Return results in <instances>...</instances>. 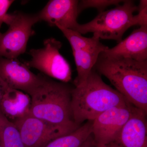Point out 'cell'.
I'll use <instances>...</instances> for the list:
<instances>
[{
	"label": "cell",
	"mask_w": 147,
	"mask_h": 147,
	"mask_svg": "<svg viewBox=\"0 0 147 147\" xmlns=\"http://www.w3.org/2000/svg\"><path fill=\"white\" fill-rule=\"evenodd\" d=\"M94 68L107 78L130 104L147 113V61L100 55Z\"/></svg>",
	"instance_id": "obj_1"
},
{
	"label": "cell",
	"mask_w": 147,
	"mask_h": 147,
	"mask_svg": "<svg viewBox=\"0 0 147 147\" xmlns=\"http://www.w3.org/2000/svg\"><path fill=\"white\" fill-rule=\"evenodd\" d=\"M127 102L117 90L105 84L94 68L86 81L71 90L74 121L80 126L84 122L93 121L106 110Z\"/></svg>",
	"instance_id": "obj_2"
},
{
	"label": "cell",
	"mask_w": 147,
	"mask_h": 147,
	"mask_svg": "<svg viewBox=\"0 0 147 147\" xmlns=\"http://www.w3.org/2000/svg\"><path fill=\"white\" fill-rule=\"evenodd\" d=\"M72 88L67 83L45 77L42 84L30 96L29 114L70 131H74L80 126L74 123L72 117Z\"/></svg>",
	"instance_id": "obj_3"
},
{
	"label": "cell",
	"mask_w": 147,
	"mask_h": 147,
	"mask_svg": "<svg viewBox=\"0 0 147 147\" xmlns=\"http://www.w3.org/2000/svg\"><path fill=\"white\" fill-rule=\"evenodd\" d=\"M137 10L138 6L134 1L125 0L115 8L100 12L86 24H78L75 31L82 34L93 33L100 39L113 40L120 42L130 27L137 25L141 26L138 16L134 14Z\"/></svg>",
	"instance_id": "obj_4"
},
{
	"label": "cell",
	"mask_w": 147,
	"mask_h": 147,
	"mask_svg": "<svg viewBox=\"0 0 147 147\" xmlns=\"http://www.w3.org/2000/svg\"><path fill=\"white\" fill-rule=\"evenodd\" d=\"M40 22L37 13L16 11L7 13L4 23L8 30L0 34V57L17 59L26 51L29 38L34 34V26Z\"/></svg>",
	"instance_id": "obj_5"
},
{
	"label": "cell",
	"mask_w": 147,
	"mask_h": 147,
	"mask_svg": "<svg viewBox=\"0 0 147 147\" xmlns=\"http://www.w3.org/2000/svg\"><path fill=\"white\" fill-rule=\"evenodd\" d=\"M62 43L54 38L45 40L43 46L39 49H32L30 61L24 63L29 67L37 69L49 77L63 83H67L71 79V67L60 53Z\"/></svg>",
	"instance_id": "obj_6"
},
{
	"label": "cell",
	"mask_w": 147,
	"mask_h": 147,
	"mask_svg": "<svg viewBox=\"0 0 147 147\" xmlns=\"http://www.w3.org/2000/svg\"><path fill=\"white\" fill-rule=\"evenodd\" d=\"M136 107L127 102L106 110L92 121V136L94 145L115 142Z\"/></svg>",
	"instance_id": "obj_7"
},
{
	"label": "cell",
	"mask_w": 147,
	"mask_h": 147,
	"mask_svg": "<svg viewBox=\"0 0 147 147\" xmlns=\"http://www.w3.org/2000/svg\"><path fill=\"white\" fill-rule=\"evenodd\" d=\"M12 122L18 129L25 147H44L54 139L72 132L29 113Z\"/></svg>",
	"instance_id": "obj_8"
},
{
	"label": "cell",
	"mask_w": 147,
	"mask_h": 147,
	"mask_svg": "<svg viewBox=\"0 0 147 147\" xmlns=\"http://www.w3.org/2000/svg\"><path fill=\"white\" fill-rule=\"evenodd\" d=\"M0 78L11 88L30 96L42 84L45 77L34 74L17 59L0 57Z\"/></svg>",
	"instance_id": "obj_9"
},
{
	"label": "cell",
	"mask_w": 147,
	"mask_h": 147,
	"mask_svg": "<svg viewBox=\"0 0 147 147\" xmlns=\"http://www.w3.org/2000/svg\"><path fill=\"white\" fill-rule=\"evenodd\" d=\"M78 0H50L37 13L40 21L50 26L75 31L79 23Z\"/></svg>",
	"instance_id": "obj_10"
},
{
	"label": "cell",
	"mask_w": 147,
	"mask_h": 147,
	"mask_svg": "<svg viewBox=\"0 0 147 147\" xmlns=\"http://www.w3.org/2000/svg\"><path fill=\"white\" fill-rule=\"evenodd\" d=\"M106 57L147 61V26L134 30L127 37L112 48L100 53Z\"/></svg>",
	"instance_id": "obj_11"
},
{
	"label": "cell",
	"mask_w": 147,
	"mask_h": 147,
	"mask_svg": "<svg viewBox=\"0 0 147 147\" xmlns=\"http://www.w3.org/2000/svg\"><path fill=\"white\" fill-rule=\"evenodd\" d=\"M147 113L135 108L115 141L108 145L113 147H147Z\"/></svg>",
	"instance_id": "obj_12"
},
{
	"label": "cell",
	"mask_w": 147,
	"mask_h": 147,
	"mask_svg": "<svg viewBox=\"0 0 147 147\" xmlns=\"http://www.w3.org/2000/svg\"><path fill=\"white\" fill-rule=\"evenodd\" d=\"M31 98L24 92L9 88L4 95L0 109L11 121L29 113Z\"/></svg>",
	"instance_id": "obj_13"
},
{
	"label": "cell",
	"mask_w": 147,
	"mask_h": 147,
	"mask_svg": "<svg viewBox=\"0 0 147 147\" xmlns=\"http://www.w3.org/2000/svg\"><path fill=\"white\" fill-rule=\"evenodd\" d=\"M102 52L100 50L90 49L72 50L77 72V76L74 81L75 87L86 81Z\"/></svg>",
	"instance_id": "obj_14"
},
{
	"label": "cell",
	"mask_w": 147,
	"mask_h": 147,
	"mask_svg": "<svg viewBox=\"0 0 147 147\" xmlns=\"http://www.w3.org/2000/svg\"><path fill=\"white\" fill-rule=\"evenodd\" d=\"M92 121H87L74 131L54 139L44 147H80L92 135Z\"/></svg>",
	"instance_id": "obj_15"
},
{
	"label": "cell",
	"mask_w": 147,
	"mask_h": 147,
	"mask_svg": "<svg viewBox=\"0 0 147 147\" xmlns=\"http://www.w3.org/2000/svg\"><path fill=\"white\" fill-rule=\"evenodd\" d=\"M63 33L68 40L72 50L80 49L99 50L104 52L109 47L103 45L100 41V38L96 34L92 37H84L78 32L64 28H58Z\"/></svg>",
	"instance_id": "obj_16"
},
{
	"label": "cell",
	"mask_w": 147,
	"mask_h": 147,
	"mask_svg": "<svg viewBox=\"0 0 147 147\" xmlns=\"http://www.w3.org/2000/svg\"><path fill=\"white\" fill-rule=\"evenodd\" d=\"M0 146L2 147H25L18 129L0 109Z\"/></svg>",
	"instance_id": "obj_17"
},
{
	"label": "cell",
	"mask_w": 147,
	"mask_h": 147,
	"mask_svg": "<svg viewBox=\"0 0 147 147\" xmlns=\"http://www.w3.org/2000/svg\"><path fill=\"white\" fill-rule=\"evenodd\" d=\"M122 0H82L79 1L78 11L80 13L82 11L88 8L97 9L100 12L104 11L105 8L112 5L116 6L123 2Z\"/></svg>",
	"instance_id": "obj_18"
},
{
	"label": "cell",
	"mask_w": 147,
	"mask_h": 147,
	"mask_svg": "<svg viewBox=\"0 0 147 147\" xmlns=\"http://www.w3.org/2000/svg\"><path fill=\"white\" fill-rule=\"evenodd\" d=\"M13 2V0H0V29L3 23H4L7 11ZM1 33L0 32V34Z\"/></svg>",
	"instance_id": "obj_19"
},
{
	"label": "cell",
	"mask_w": 147,
	"mask_h": 147,
	"mask_svg": "<svg viewBox=\"0 0 147 147\" xmlns=\"http://www.w3.org/2000/svg\"><path fill=\"white\" fill-rule=\"evenodd\" d=\"M9 88V87L0 78V103L2 100L4 95Z\"/></svg>",
	"instance_id": "obj_20"
},
{
	"label": "cell",
	"mask_w": 147,
	"mask_h": 147,
	"mask_svg": "<svg viewBox=\"0 0 147 147\" xmlns=\"http://www.w3.org/2000/svg\"><path fill=\"white\" fill-rule=\"evenodd\" d=\"M94 145L92 135L80 147H94Z\"/></svg>",
	"instance_id": "obj_21"
},
{
	"label": "cell",
	"mask_w": 147,
	"mask_h": 147,
	"mask_svg": "<svg viewBox=\"0 0 147 147\" xmlns=\"http://www.w3.org/2000/svg\"><path fill=\"white\" fill-rule=\"evenodd\" d=\"M94 147H113L112 146H108V145H94Z\"/></svg>",
	"instance_id": "obj_22"
},
{
	"label": "cell",
	"mask_w": 147,
	"mask_h": 147,
	"mask_svg": "<svg viewBox=\"0 0 147 147\" xmlns=\"http://www.w3.org/2000/svg\"><path fill=\"white\" fill-rule=\"evenodd\" d=\"M0 147H2L1 146H0Z\"/></svg>",
	"instance_id": "obj_23"
}]
</instances>
